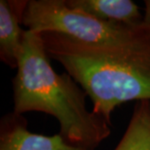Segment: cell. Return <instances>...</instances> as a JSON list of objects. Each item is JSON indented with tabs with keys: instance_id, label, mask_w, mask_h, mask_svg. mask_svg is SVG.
<instances>
[{
	"instance_id": "1",
	"label": "cell",
	"mask_w": 150,
	"mask_h": 150,
	"mask_svg": "<svg viewBox=\"0 0 150 150\" xmlns=\"http://www.w3.org/2000/svg\"><path fill=\"white\" fill-rule=\"evenodd\" d=\"M40 34L49 58L82 87L93 111L109 125L122 103L150 100V34L111 45L87 44L53 32Z\"/></svg>"
},
{
	"instance_id": "2",
	"label": "cell",
	"mask_w": 150,
	"mask_h": 150,
	"mask_svg": "<svg viewBox=\"0 0 150 150\" xmlns=\"http://www.w3.org/2000/svg\"><path fill=\"white\" fill-rule=\"evenodd\" d=\"M40 33L25 29L23 49L12 81L13 112H42L55 117L67 142L95 150L111 134V125L88 109V95L67 72L50 62Z\"/></svg>"
},
{
	"instance_id": "3",
	"label": "cell",
	"mask_w": 150,
	"mask_h": 150,
	"mask_svg": "<svg viewBox=\"0 0 150 150\" xmlns=\"http://www.w3.org/2000/svg\"><path fill=\"white\" fill-rule=\"evenodd\" d=\"M23 25L37 33L53 32L93 45L128 43L150 34L144 23L133 28L104 22L68 6L67 0H28Z\"/></svg>"
},
{
	"instance_id": "4",
	"label": "cell",
	"mask_w": 150,
	"mask_h": 150,
	"mask_svg": "<svg viewBox=\"0 0 150 150\" xmlns=\"http://www.w3.org/2000/svg\"><path fill=\"white\" fill-rule=\"evenodd\" d=\"M0 150H88L67 142L61 134L45 136L28 130L23 115L12 111L0 122Z\"/></svg>"
},
{
	"instance_id": "5",
	"label": "cell",
	"mask_w": 150,
	"mask_h": 150,
	"mask_svg": "<svg viewBox=\"0 0 150 150\" xmlns=\"http://www.w3.org/2000/svg\"><path fill=\"white\" fill-rule=\"evenodd\" d=\"M28 4V0L0 1V59L16 69L25 33L22 25Z\"/></svg>"
},
{
	"instance_id": "6",
	"label": "cell",
	"mask_w": 150,
	"mask_h": 150,
	"mask_svg": "<svg viewBox=\"0 0 150 150\" xmlns=\"http://www.w3.org/2000/svg\"><path fill=\"white\" fill-rule=\"evenodd\" d=\"M68 6L104 22L137 28L143 25V14L132 0H67Z\"/></svg>"
},
{
	"instance_id": "7",
	"label": "cell",
	"mask_w": 150,
	"mask_h": 150,
	"mask_svg": "<svg viewBox=\"0 0 150 150\" xmlns=\"http://www.w3.org/2000/svg\"><path fill=\"white\" fill-rule=\"evenodd\" d=\"M113 150H150V100L134 104L127 129Z\"/></svg>"
},
{
	"instance_id": "8",
	"label": "cell",
	"mask_w": 150,
	"mask_h": 150,
	"mask_svg": "<svg viewBox=\"0 0 150 150\" xmlns=\"http://www.w3.org/2000/svg\"><path fill=\"white\" fill-rule=\"evenodd\" d=\"M143 23L150 28V0L144 1V14H143Z\"/></svg>"
}]
</instances>
